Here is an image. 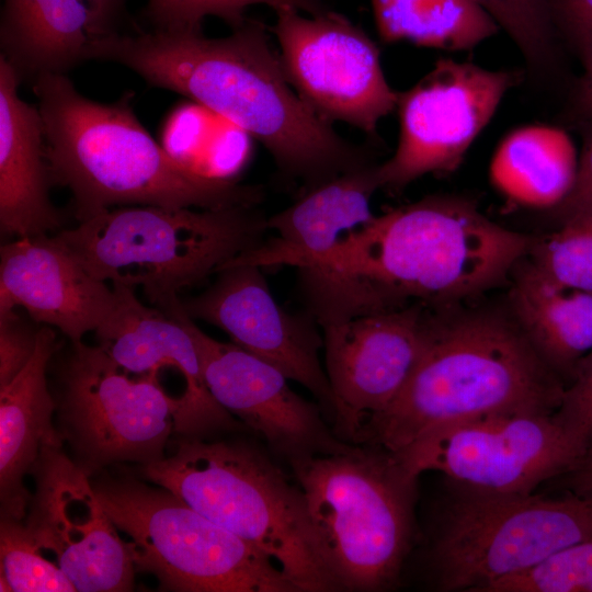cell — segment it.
<instances>
[{"label":"cell","mask_w":592,"mask_h":592,"mask_svg":"<svg viewBox=\"0 0 592 592\" xmlns=\"http://www.w3.org/2000/svg\"><path fill=\"white\" fill-rule=\"evenodd\" d=\"M535 240L492 221L469 200L433 195L374 215L296 269L307 311L323 327L480 294L515 270Z\"/></svg>","instance_id":"1"},{"label":"cell","mask_w":592,"mask_h":592,"mask_svg":"<svg viewBox=\"0 0 592 592\" xmlns=\"http://www.w3.org/2000/svg\"><path fill=\"white\" fill-rule=\"evenodd\" d=\"M232 30L217 38L202 30L116 32L91 38L86 58L122 65L231 123L306 190L372 162L298 96L262 22Z\"/></svg>","instance_id":"2"},{"label":"cell","mask_w":592,"mask_h":592,"mask_svg":"<svg viewBox=\"0 0 592 592\" xmlns=\"http://www.w3.org/2000/svg\"><path fill=\"white\" fill-rule=\"evenodd\" d=\"M565 388L511 312L429 307L424 345L413 371L355 444L397 452L442 426L555 413Z\"/></svg>","instance_id":"3"},{"label":"cell","mask_w":592,"mask_h":592,"mask_svg":"<svg viewBox=\"0 0 592 592\" xmlns=\"http://www.w3.org/2000/svg\"><path fill=\"white\" fill-rule=\"evenodd\" d=\"M32 84L53 182L71 192L79 223L115 205L218 209L262 201L259 186L208 179L180 164L140 124L130 94L100 103L66 75Z\"/></svg>","instance_id":"4"},{"label":"cell","mask_w":592,"mask_h":592,"mask_svg":"<svg viewBox=\"0 0 592 592\" xmlns=\"http://www.w3.org/2000/svg\"><path fill=\"white\" fill-rule=\"evenodd\" d=\"M144 476L270 556L298 592L342 588L298 485L255 445L183 436L172 456L143 465Z\"/></svg>","instance_id":"5"},{"label":"cell","mask_w":592,"mask_h":592,"mask_svg":"<svg viewBox=\"0 0 592 592\" xmlns=\"http://www.w3.org/2000/svg\"><path fill=\"white\" fill-rule=\"evenodd\" d=\"M266 219L258 206L136 205L111 208L56 235L95 277L140 286L151 304L166 310L181 289L262 243Z\"/></svg>","instance_id":"6"},{"label":"cell","mask_w":592,"mask_h":592,"mask_svg":"<svg viewBox=\"0 0 592 592\" xmlns=\"http://www.w3.org/2000/svg\"><path fill=\"white\" fill-rule=\"evenodd\" d=\"M287 464L342 591L394 588L414 537L418 478L368 444Z\"/></svg>","instance_id":"7"},{"label":"cell","mask_w":592,"mask_h":592,"mask_svg":"<svg viewBox=\"0 0 592 592\" xmlns=\"http://www.w3.org/2000/svg\"><path fill=\"white\" fill-rule=\"evenodd\" d=\"M451 486L428 550L440 591L483 592L592 536V494L551 498Z\"/></svg>","instance_id":"8"},{"label":"cell","mask_w":592,"mask_h":592,"mask_svg":"<svg viewBox=\"0 0 592 592\" xmlns=\"http://www.w3.org/2000/svg\"><path fill=\"white\" fill-rule=\"evenodd\" d=\"M95 492L125 534L135 569L180 592H298L266 554L215 524L170 491L99 481Z\"/></svg>","instance_id":"9"},{"label":"cell","mask_w":592,"mask_h":592,"mask_svg":"<svg viewBox=\"0 0 592 592\" xmlns=\"http://www.w3.org/2000/svg\"><path fill=\"white\" fill-rule=\"evenodd\" d=\"M60 382L61 434L89 474L115 463L146 465L164 457L180 400L166 391L158 374L132 377L100 345L78 342Z\"/></svg>","instance_id":"10"},{"label":"cell","mask_w":592,"mask_h":592,"mask_svg":"<svg viewBox=\"0 0 592 592\" xmlns=\"http://www.w3.org/2000/svg\"><path fill=\"white\" fill-rule=\"evenodd\" d=\"M413 477L440 471L452 483L530 493L588 465V447L550 414L488 417L432 430L391 452Z\"/></svg>","instance_id":"11"},{"label":"cell","mask_w":592,"mask_h":592,"mask_svg":"<svg viewBox=\"0 0 592 592\" xmlns=\"http://www.w3.org/2000/svg\"><path fill=\"white\" fill-rule=\"evenodd\" d=\"M271 27L284 72L303 102L329 124L341 122L375 134L379 122L397 107L379 49L344 15L327 10L307 14L275 11Z\"/></svg>","instance_id":"12"},{"label":"cell","mask_w":592,"mask_h":592,"mask_svg":"<svg viewBox=\"0 0 592 592\" xmlns=\"http://www.w3.org/2000/svg\"><path fill=\"white\" fill-rule=\"evenodd\" d=\"M514 83L510 71L440 59L398 94L399 138L377 164L380 189L400 191L425 174L456 170Z\"/></svg>","instance_id":"13"},{"label":"cell","mask_w":592,"mask_h":592,"mask_svg":"<svg viewBox=\"0 0 592 592\" xmlns=\"http://www.w3.org/2000/svg\"><path fill=\"white\" fill-rule=\"evenodd\" d=\"M32 474L36 489L26 527L41 549L55 557L77 591L132 590L136 569L127 543L89 473L56 446L42 452Z\"/></svg>","instance_id":"14"},{"label":"cell","mask_w":592,"mask_h":592,"mask_svg":"<svg viewBox=\"0 0 592 592\" xmlns=\"http://www.w3.org/2000/svg\"><path fill=\"white\" fill-rule=\"evenodd\" d=\"M164 312L180 319L193 337L214 399L259 434L274 455L289 463L352 446L330 428L319 403L296 394L280 369L235 343L207 335L183 310L181 299Z\"/></svg>","instance_id":"15"},{"label":"cell","mask_w":592,"mask_h":592,"mask_svg":"<svg viewBox=\"0 0 592 592\" xmlns=\"http://www.w3.org/2000/svg\"><path fill=\"white\" fill-rule=\"evenodd\" d=\"M428 312L414 304L321 327L339 439L355 444L405 386L424 345Z\"/></svg>","instance_id":"16"},{"label":"cell","mask_w":592,"mask_h":592,"mask_svg":"<svg viewBox=\"0 0 592 592\" xmlns=\"http://www.w3.org/2000/svg\"><path fill=\"white\" fill-rule=\"evenodd\" d=\"M193 320L225 331L235 344L270 363L307 388L333 425L335 405L319 352L323 337L308 314H292L274 298L262 269L238 264L223 269L197 296L181 300Z\"/></svg>","instance_id":"17"},{"label":"cell","mask_w":592,"mask_h":592,"mask_svg":"<svg viewBox=\"0 0 592 592\" xmlns=\"http://www.w3.org/2000/svg\"><path fill=\"white\" fill-rule=\"evenodd\" d=\"M114 305L96 328L99 345L133 375L158 374L171 367L181 374L184 389L175 432L207 437L218 432L247 429L212 396L193 337L184 323L159 308L144 305L134 288L112 284Z\"/></svg>","instance_id":"18"},{"label":"cell","mask_w":592,"mask_h":592,"mask_svg":"<svg viewBox=\"0 0 592 592\" xmlns=\"http://www.w3.org/2000/svg\"><path fill=\"white\" fill-rule=\"evenodd\" d=\"M114 289L91 274L57 236L16 238L0 249V311L20 306L71 343L104 321Z\"/></svg>","instance_id":"19"},{"label":"cell","mask_w":592,"mask_h":592,"mask_svg":"<svg viewBox=\"0 0 592 592\" xmlns=\"http://www.w3.org/2000/svg\"><path fill=\"white\" fill-rule=\"evenodd\" d=\"M379 189L373 162L307 189L293 204L267 217V229L275 236L223 269L238 264L296 269L327 253L348 232L374 217L371 202Z\"/></svg>","instance_id":"20"},{"label":"cell","mask_w":592,"mask_h":592,"mask_svg":"<svg viewBox=\"0 0 592 592\" xmlns=\"http://www.w3.org/2000/svg\"><path fill=\"white\" fill-rule=\"evenodd\" d=\"M20 80L0 56V228L3 235H46L61 226L41 114L19 95Z\"/></svg>","instance_id":"21"},{"label":"cell","mask_w":592,"mask_h":592,"mask_svg":"<svg viewBox=\"0 0 592 592\" xmlns=\"http://www.w3.org/2000/svg\"><path fill=\"white\" fill-rule=\"evenodd\" d=\"M55 350V332L42 327L30 362L0 387L1 519H24L32 498L24 485L26 475L32 474L46 447L62 444L64 436L53 424L56 403L46 382Z\"/></svg>","instance_id":"22"},{"label":"cell","mask_w":592,"mask_h":592,"mask_svg":"<svg viewBox=\"0 0 592 592\" xmlns=\"http://www.w3.org/2000/svg\"><path fill=\"white\" fill-rule=\"evenodd\" d=\"M91 22L82 0H3L1 57L21 83L66 75L87 60Z\"/></svg>","instance_id":"23"},{"label":"cell","mask_w":592,"mask_h":592,"mask_svg":"<svg viewBox=\"0 0 592 592\" xmlns=\"http://www.w3.org/2000/svg\"><path fill=\"white\" fill-rule=\"evenodd\" d=\"M510 312L531 343L561 377L582 367L592 350V293L554 284L525 259L516 266Z\"/></svg>","instance_id":"24"},{"label":"cell","mask_w":592,"mask_h":592,"mask_svg":"<svg viewBox=\"0 0 592 592\" xmlns=\"http://www.w3.org/2000/svg\"><path fill=\"white\" fill-rule=\"evenodd\" d=\"M578 166L579 155L563 129L527 125L501 140L491 158L489 177L510 203L555 209L571 192Z\"/></svg>","instance_id":"25"},{"label":"cell","mask_w":592,"mask_h":592,"mask_svg":"<svg viewBox=\"0 0 592 592\" xmlns=\"http://www.w3.org/2000/svg\"><path fill=\"white\" fill-rule=\"evenodd\" d=\"M371 4L386 43L458 52L475 47L499 29L474 0H371Z\"/></svg>","instance_id":"26"},{"label":"cell","mask_w":592,"mask_h":592,"mask_svg":"<svg viewBox=\"0 0 592 592\" xmlns=\"http://www.w3.org/2000/svg\"><path fill=\"white\" fill-rule=\"evenodd\" d=\"M525 261L558 286L592 293V205L560 221L550 235L536 238Z\"/></svg>","instance_id":"27"},{"label":"cell","mask_w":592,"mask_h":592,"mask_svg":"<svg viewBox=\"0 0 592 592\" xmlns=\"http://www.w3.org/2000/svg\"><path fill=\"white\" fill-rule=\"evenodd\" d=\"M21 521L1 519L0 591L72 592V582L43 550Z\"/></svg>","instance_id":"28"},{"label":"cell","mask_w":592,"mask_h":592,"mask_svg":"<svg viewBox=\"0 0 592 592\" xmlns=\"http://www.w3.org/2000/svg\"><path fill=\"white\" fill-rule=\"evenodd\" d=\"M265 4L274 11L285 8L307 14L327 11L320 0H148L147 14L155 30L183 31L202 30L206 16H216L232 29L242 24L250 5Z\"/></svg>","instance_id":"29"},{"label":"cell","mask_w":592,"mask_h":592,"mask_svg":"<svg viewBox=\"0 0 592 592\" xmlns=\"http://www.w3.org/2000/svg\"><path fill=\"white\" fill-rule=\"evenodd\" d=\"M483 592H592V536Z\"/></svg>","instance_id":"30"},{"label":"cell","mask_w":592,"mask_h":592,"mask_svg":"<svg viewBox=\"0 0 592 592\" xmlns=\"http://www.w3.org/2000/svg\"><path fill=\"white\" fill-rule=\"evenodd\" d=\"M501 26L536 69L554 53L551 0H474Z\"/></svg>","instance_id":"31"},{"label":"cell","mask_w":592,"mask_h":592,"mask_svg":"<svg viewBox=\"0 0 592 592\" xmlns=\"http://www.w3.org/2000/svg\"><path fill=\"white\" fill-rule=\"evenodd\" d=\"M38 330L14 309L0 311V387L10 383L30 362Z\"/></svg>","instance_id":"32"},{"label":"cell","mask_w":592,"mask_h":592,"mask_svg":"<svg viewBox=\"0 0 592 592\" xmlns=\"http://www.w3.org/2000/svg\"><path fill=\"white\" fill-rule=\"evenodd\" d=\"M557 421L588 447L592 439V361L584 363L566 386L560 406L554 413Z\"/></svg>","instance_id":"33"},{"label":"cell","mask_w":592,"mask_h":592,"mask_svg":"<svg viewBox=\"0 0 592 592\" xmlns=\"http://www.w3.org/2000/svg\"><path fill=\"white\" fill-rule=\"evenodd\" d=\"M589 205H592V134L579 156L574 185L566 200L555 208V214L562 221Z\"/></svg>","instance_id":"34"},{"label":"cell","mask_w":592,"mask_h":592,"mask_svg":"<svg viewBox=\"0 0 592 592\" xmlns=\"http://www.w3.org/2000/svg\"><path fill=\"white\" fill-rule=\"evenodd\" d=\"M580 52L583 73L577 91V109L592 121V33L573 36Z\"/></svg>","instance_id":"35"},{"label":"cell","mask_w":592,"mask_h":592,"mask_svg":"<svg viewBox=\"0 0 592 592\" xmlns=\"http://www.w3.org/2000/svg\"><path fill=\"white\" fill-rule=\"evenodd\" d=\"M90 8L91 38L116 33L124 11V0H86Z\"/></svg>","instance_id":"36"},{"label":"cell","mask_w":592,"mask_h":592,"mask_svg":"<svg viewBox=\"0 0 592 592\" xmlns=\"http://www.w3.org/2000/svg\"><path fill=\"white\" fill-rule=\"evenodd\" d=\"M553 9L573 36L592 33V0H555Z\"/></svg>","instance_id":"37"},{"label":"cell","mask_w":592,"mask_h":592,"mask_svg":"<svg viewBox=\"0 0 592 592\" xmlns=\"http://www.w3.org/2000/svg\"><path fill=\"white\" fill-rule=\"evenodd\" d=\"M563 485L577 494H592V464L565 475Z\"/></svg>","instance_id":"38"},{"label":"cell","mask_w":592,"mask_h":592,"mask_svg":"<svg viewBox=\"0 0 592 592\" xmlns=\"http://www.w3.org/2000/svg\"><path fill=\"white\" fill-rule=\"evenodd\" d=\"M589 463L588 465L592 464V439L589 443V453H588Z\"/></svg>","instance_id":"39"}]
</instances>
